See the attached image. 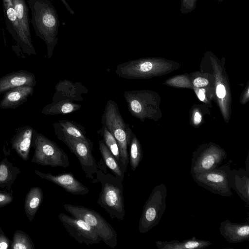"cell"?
<instances>
[{
    "label": "cell",
    "mask_w": 249,
    "mask_h": 249,
    "mask_svg": "<svg viewBox=\"0 0 249 249\" xmlns=\"http://www.w3.org/2000/svg\"><path fill=\"white\" fill-rule=\"evenodd\" d=\"M36 84L33 73L25 70L13 71L0 78V94L20 86L35 87Z\"/></svg>",
    "instance_id": "cell-15"
},
{
    "label": "cell",
    "mask_w": 249,
    "mask_h": 249,
    "mask_svg": "<svg viewBox=\"0 0 249 249\" xmlns=\"http://www.w3.org/2000/svg\"><path fill=\"white\" fill-rule=\"evenodd\" d=\"M128 153L129 163L131 170L134 171L138 167L142 159V151L140 142L137 138L132 135L129 145Z\"/></svg>",
    "instance_id": "cell-26"
},
{
    "label": "cell",
    "mask_w": 249,
    "mask_h": 249,
    "mask_svg": "<svg viewBox=\"0 0 249 249\" xmlns=\"http://www.w3.org/2000/svg\"><path fill=\"white\" fill-rule=\"evenodd\" d=\"M34 171L40 178L52 182L72 195H85L89 192L88 188L83 185L71 173L54 175L50 173H43L37 170H35Z\"/></svg>",
    "instance_id": "cell-12"
},
{
    "label": "cell",
    "mask_w": 249,
    "mask_h": 249,
    "mask_svg": "<svg viewBox=\"0 0 249 249\" xmlns=\"http://www.w3.org/2000/svg\"><path fill=\"white\" fill-rule=\"evenodd\" d=\"M98 167L96 178L101 183V190L97 203L111 219L123 221L125 213L123 185L124 178L107 173L102 159L98 163Z\"/></svg>",
    "instance_id": "cell-2"
},
{
    "label": "cell",
    "mask_w": 249,
    "mask_h": 249,
    "mask_svg": "<svg viewBox=\"0 0 249 249\" xmlns=\"http://www.w3.org/2000/svg\"><path fill=\"white\" fill-rule=\"evenodd\" d=\"M34 89V87L23 86L6 91L0 102V108H17L32 95Z\"/></svg>",
    "instance_id": "cell-18"
},
{
    "label": "cell",
    "mask_w": 249,
    "mask_h": 249,
    "mask_svg": "<svg viewBox=\"0 0 249 249\" xmlns=\"http://www.w3.org/2000/svg\"><path fill=\"white\" fill-rule=\"evenodd\" d=\"M21 30L28 41L33 43L29 18V8L25 0H12Z\"/></svg>",
    "instance_id": "cell-23"
},
{
    "label": "cell",
    "mask_w": 249,
    "mask_h": 249,
    "mask_svg": "<svg viewBox=\"0 0 249 249\" xmlns=\"http://www.w3.org/2000/svg\"><path fill=\"white\" fill-rule=\"evenodd\" d=\"M55 89L53 102L82 101L83 100L82 94L88 92V89L81 83H74L67 79L60 80Z\"/></svg>",
    "instance_id": "cell-13"
},
{
    "label": "cell",
    "mask_w": 249,
    "mask_h": 249,
    "mask_svg": "<svg viewBox=\"0 0 249 249\" xmlns=\"http://www.w3.org/2000/svg\"><path fill=\"white\" fill-rule=\"evenodd\" d=\"M63 2L65 4L67 10L71 14H74V11L71 8L68 4L66 2L65 0H62Z\"/></svg>",
    "instance_id": "cell-36"
},
{
    "label": "cell",
    "mask_w": 249,
    "mask_h": 249,
    "mask_svg": "<svg viewBox=\"0 0 249 249\" xmlns=\"http://www.w3.org/2000/svg\"><path fill=\"white\" fill-rule=\"evenodd\" d=\"M197 0H181L180 11L182 14H187L196 7Z\"/></svg>",
    "instance_id": "cell-29"
},
{
    "label": "cell",
    "mask_w": 249,
    "mask_h": 249,
    "mask_svg": "<svg viewBox=\"0 0 249 249\" xmlns=\"http://www.w3.org/2000/svg\"><path fill=\"white\" fill-rule=\"evenodd\" d=\"M10 240L0 226V249H8L10 248Z\"/></svg>",
    "instance_id": "cell-31"
},
{
    "label": "cell",
    "mask_w": 249,
    "mask_h": 249,
    "mask_svg": "<svg viewBox=\"0 0 249 249\" xmlns=\"http://www.w3.org/2000/svg\"><path fill=\"white\" fill-rule=\"evenodd\" d=\"M193 84L197 88L203 87L208 84V81L206 79L198 77L194 80Z\"/></svg>",
    "instance_id": "cell-32"
},
{
    "label": "cell",
    "mask_w": 249,
    "mask_h": 249,
    "mask_svg": "<svg viewBox=\"0 0 249 249\" xmlns=\"http://www.w3.org/2000/svg\"><path fill=\"white\" fill-rule=\"evenodd\" d=\"M2 2L4 18L8 32L24 53L29 55H36L33 43L28 41L21 30L12 0H2Z\"/></svg>",
    "instance_id": "cell-11"
},
{
    "label": "cell",
    "mask_w": 249,
    "mask_h": 249,
    "mask_svg": "<svg viewBox=\"0 0 249 249\" xmlns=\"http://www.w3.org/2000/svg\"><path fill=\"white\" fill-rule=\"evenodd\" d=\"M54 133L60 141L65 138H73L84 141L89 140L84 126L70 120H59L53 124Z\"/></svg>",
    "instance_id": "cell-17"
},
{
    "label": "cell",
    "mask_w": 249,
    "mask_h": 249,
    "mask_svg": "<svg viewBox=\"0 0 249 249\" xmlns=\"http://www.w3.org/2000/svg\"><path fill=\"white\" fill-rule=\"evenodd\" d=\"M230 183L231 188L237 194L240 198L249 206V172L242 168L230 169Z\"/></svg>",
    "instance_id": "cell-19"
},
{
    "label": "cell",
    "mask_w": 249,
    "mask_h": 249,
    "mask_svg": "<svg viewBox=\"0 0 249 249\" xmlns=\"http://www.w3.org/2000/svg\"><path fill=\"white\" fill-rule=\"evenodd\" d=\"M167 189L162 183L155 186L146 201L139 222V231L145 233L160 222L166 209Z\"/></svg>",
    "instance_id": "cell-6"
},
{
    "label": "cell",
    "mask_w": 249,
    "mask_h": 249,
    "mask_svg": "<svg viewBox=\"0 0 249 249\" xmlns=\"http://www.w3.org/2000/svg\"><path fill=\"white\" fill-rule=\"evenodd\" d=\"M201 121V116L198 112H196L194 116V123L199 124Z\"/></svg>",
    "instance_id": "cell-34"
},
{
    "label": "cell",
    "mask_w": 249,
    "mask_h": 249,
    "mask_svg": "<svg viewBox=\"0 0 249 249\" xmlns=\"http://www.w3.org/2000/svg\"><path fill=\"white\" fill-rule=\"evenodd\" d=\"M64 209L72 216L81 219L96 232L108 247L114 249L117 244V234L113 227L98 213L82 206L65 204Z\"/></svg>",
    "instance_id": "cell-5"
},
{
    "label": "cell",
    "mask_w": 249,
    "mask_h": 249,
    "mask_svg": "<svg viewBox=\"0 0 249 249\" xmlns=\"http://www.w3.org/2000/svg\"><path fill=\"white\" fill-rule=\"evenodd\" d=\"M204 92H205V90L204 89H200L199 90L198 97L199 99L202 101H204V100L205 99Z\"/></svg>",
    "instance_id": "cell-35"
},
{
    "label": "cell",
    "mask_w": 249,
    "mask_h": 249,
    "mask_svg": "<svg viewBox=\"0 0 249 249\" xmlns=\"http://www.w3.org/2000/svg\"><path fill=\"white\" fill-rule=\"evenodd\" d=\"M58 216L70 235L79 243L90 246L101 241L92 228L84 220L63 213Z\"/></svg>",
    "instance_id": "cell-10"
},
{
    "label": "cell",
    "mask_w": 249,
    "mask_h": 249,
    "mask_svg": "<svg viewBox=\"0 0 249 249\" xmlns=\"http://www.w3.org/2000/svg\"><path fill=\"white\" fill-rule=\"evenodd\" d=\"M156 245L159 249H202L212 244L211 241L198 239L195 237L182 241L177 240L171 241H156Z\"/></svg>",
    "instance_id": "cell-20"
},
{
    "label": "cell",
    "mask_w": 249,
    "mask_h": 249,
    "mask_svg": "<svg viewBox=\"0 0 249 249\" xmlns=\"http://www.w3.org/2000/svg\"><path fill=\"white\" fill-rule=\"evenodd\" d=\"M20 173V169L14 166L7 158L0 161V188L11 190L12 184Z\"/></svg>",
    "instance_id": "cell-22"
},
{
    "label": "cell",
    "mask_w": 249,
    "mask_h": 249,
    "mask_svg": "<svg viewBox=\"0 0 249 249\" xmlns=\"http://www.w3.org/2000/svg\"><path fill=\"white\" fill-rule=\"evenodd\" d=\"M227 153L214 145L204 147L193 154L190 174L204 173L218 167L226 159Z\"/></svg>",
    "instance_id": "cell-9"
},
{
    "label": "cell",
    "mask_w": 249,
    "mask_h": 249,
    "mask_svg": "<svg viewBox=\"0 0 249 249\" xmlns=\"http://www.w3.org/2000/svg\"><path fill=\"white\" fill-rule=\"evenodd\" d=\"M43 199L42 190L38 186L31 188L27 193L24 204V209L26 216L30 222L33 220Z\"/></svg>",
    "instance_id": "cell-21"
},
{
    "label": "cell",
    "mask_w": 249,
    "mask_h": 249,
    "mask_svg": "<svg viewBox=\"0 0 249 249\" xmlns=\"http://www.w3.org/2000/svg\"><path fill=\"white\" fill-rule=\"evenodd\" d=\"M77 158L85 177L92 182H98L94 175L98 170V163L92 154L93 143L87 141L73 138H65L61 140Z\"/></svg>",
    "instance_id": "cell-8"
},
{
    "label": "cell",
    "mask_w": 249,
    "mask_h": 249,
    "mask_svg": "<svg viewBox=\"0 0 249 249\" xmlns=\"http://www.w3.org/2000/svg\"><path fill=\"white\" fill-rule=\"evenodd\" d=\"M230 163L192 176L197 184L213 194L224 197L232 195L230 183Z\"/></svg>",
    "instance_id": "cell-7"
},
{
    "label": "cell",
    "mask_w": 249,
    "mask_h": 249,
    "mask_svg": "<svg viewBox=\"0 0 249 249\" xmlns=\"http://www.w3.org/2000/svg\"><path fill=\"white\" fill-rule=\"evenodd\" d=\"M34 130L30 125L22 126L16 130L10 140L12 148L25 161L29 160Z\"/></svg>",
    "instance_id": "cell-14"
},
{
    "label": "cell",
    "mask_w": 249,
    "mask_h": 249,
    "mask_svg": "<svg viewBox=\"0 0 249 249\" xmlns=\"http://www.w3.org/2000/svg\"><path fill=\"white\" fill-rule=\"evenodd\" d=\"M31 146L35 149L32 162L52 167L69 166V157L65 151L54 142L35 129Z\"/></svg>",
    "instance_id": "cell-4"
},
{
    "label": "cell",
    "mask_w": 249,
    "mask_h": 249,
    "mask_svg": "<svg viewBox=\"0 0 249 249\" xmlns=\"http://www.w3.org/2000/svg\"><path fill=\"white\" fill-rule=\"evenodd\" d=\"M246 164V169L245 170L249 172V156H247V158L246 159V161L245 162Z\"/></svg>",
    "instance_id": "cell-37"
},
{
    "label": "cell",
    "mask_w": 249,
    "mask_h": 249,
    "mask_svg": "<svg viewBox=\"0 0 249 249\" xmlns=\"http://www.w3.org/2000/svg\"><path fill=\"white\" fill-rule=\"evenodd\" d=\"M0 157H1V156H0Z\"/></svg>",
    "instance_id": "cell-38"
},
{
    "label": "cell",
    "mask_w": 249,
    "mask_h": 249,
    "mask_svg": "<svg viewBox=\"0 0 249 249\" xmlns=\"http://www.w3.org/2000/svg\"><path fill=\"white\" fill-rule=\"evenodd\" d=\"M220 234L230 243L243 242L249 239V224L248 223H232L229 219L220 224Z\"/></svg>",
    "instance_id": "cell-16"
},
{
    "label": "cell",
    "mask_w": 249,
    "mask_h": 249,
    "mask_svg": "<svg viewBox=\"0 0 249 249\" xmlns=\"http://www.w3.org/2000/svg\"><path fill=\"white\" fill-rule=\"evenodd\" d=\"M13 199L12 193L5 191H0V208L10 204Z\"/></svg>",
    "instance_id": "cell-30"
},
{
    "label": "cell",
    "mask_w": 249,
    "mask_h": 249,
    "mask_svg": "<svg viewBox=\"0 0 249 249\" xmlns=\"http://www.w3.org/2000/svg\"><path fill=\"white\" fill-rule=\"evenodd\" d=\"M99 149L102 155V160L107 167L110 170L114 175L124 178V172L103 140L99 141Z\"/></svg>",
    "instance_id": "cell-25"
},
{
    "label": "cell",
    "mask_w": 249,
    "mask_h": 249,
    "mask_svg": "<svg viewBox=\"0 0 249 249\" xmlns=\"http://www.w3.org/2000/svg\"><path fill=\"white\" fill-rule=\"evenodd\" d=\"M98 133L103 138L105 144L119 163L123 169L120 160L119 146L113 135L103 125L98 131Z\"/></svg>",
    "instance_id": "cell-28"
},
{
    "label": "cell",
    "mask_w": 249,
    "mask_h": 249,
    "mask_svg": "<svg viewBox=\"0 0 249 249\" xmlns=\"http://www.w3.org/2000/svg\"><path fill=\"white\" fill-rule=\"evenodd\" d=\"M11 249H35V245L29 235L25 231L17 230L13 234L10 245Z\"/></svg>",
    "instance_id": "cell-27"
},
{
    "label": "cell",
    "mask_w": 249,
    "mask_h": 249,
    "mask_svg": "<svg viewBox=\"0 0 249 249\" xmlns=\"http://www.w3.org/2000/svg\"><path fill=\"white\" fill-rule=\"evenodd\" d=\"M27 2L35 32L45 42L47 57L50 58L58 40L60 22L57 12L49 0H27Z\"/></svg>",
    "instance_id": "cell-1"
},
{
    "label": "cell",
    "mask_w": 249,
    "mask_h": 249,
    "mask_svg": "<svg viewBox=\"0 0 249 249\" xmlns=\"http://www.w3.org/2000/svg\"><path fill=\"white\" fill-rule=\"evenodd\" d=\"M82 107L80 104L68 101L53 102L46 106L42 110V113L45 115H63L75 112Z\"/></svg>",
    "instance_id": "cell-24"
},
{
    "label": "cell",
    "mask_w": 249,
    "mask_h": 249,
    "mask_svg": "<svg viewBox=\"0 0 249 249\" xmlns=\"http://www.w3.org/2000/svg\"><path fill=\"white\" fill-rule=\"evenodd\" d=\"M101 121L103 125L113 135L118 143L122 168L125 172L129 163L128 147L133 133L114 101L110 99L107 101Z\"/></svg>",
    "instance_id": "cell-3"
},
{
    "label": "cell",
    "mask_w": 249,
    "mask_h": 249,
    "mask_svg": "<svg viewBox=\"0 0 249 249\" xmlns=\"http://www.w3.org/2000/svg\"><path fill=\"white\" fill-rule=\"evenodd\" d=\"M216 94L219 98H223L225 97L226 90L225 87L223 85L219 84L217 86Z\"/></svg>",
    "instance_id": "cell-33"
}]
</instances>
